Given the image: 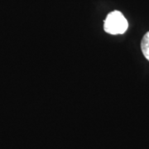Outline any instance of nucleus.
<instances>
[{"label": "nucleus", "mask_w": 149, "mask_h": 149, "mask_svg": "<svg viewBox=\"0 0 149 149\" xmlns=\"http://www.w3.org/2000/svg\"><path fill=\"white\" fill-rule=\"evenodd\" d=\"M141 48L144 56L149 61V32H147L143 37L141 42Z\"/></svg>", "instance_id": "f03ea898"}, {"label": "nucleus", "mask_w": 149, "mask_h": 149, "mask_svg": "<svg viewBox=\"0 0 149 149\" xmlns=\"http://www.w3.org/2000/svg\"><path fill=\"white\" fill-rule=\"evenodd\" d=\"M128 27L127 19L119 11H113L109 13L104 20V31L112 35L123 34L127 31Z\"/></svg>", "instance_id": "f257e3e1"}]
</instances>
